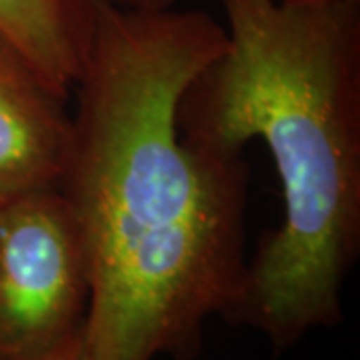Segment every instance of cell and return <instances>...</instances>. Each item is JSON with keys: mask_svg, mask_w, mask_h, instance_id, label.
Returning a JSON list of instances; mask_svg holds the SVG:
<instances>
[{"mask_svg": "<svg viewBox=\"0 0 360 360\" xmlns=\"http://www.w3.org/2000/svg\"><path fill=\"white\" fill-rule=\"evenodd\" d=\"M68 139V98L0 32V198L58 184Z\"/></svg>", "mask_w": 360, "mask_h": 360, "instance_id": "277c9868", "label": "cell"}, {"mask_svg": "<svg viewBox=\"0 0 360 360\" xmlns=\"http://www.w3.org/2000/svg\"><path fill=\"white\" fill-rule=\"evenodd\" d=\"M49 360H90L89 350H86V345H84V335L80 336L75 345H70L63 352H58L56 356H52Z\"/></svg>", "mask_w": 360, "mask_h": 360, "instance_id": "52a82bcc", "label": "cell"}, {"mask_svg": "<svg viewBox=\"0 0 360 360\" xmlns=\"http://www.w3.org/2000/svg\"><path fill=\"white\" fill-rule=\"evenodd\" d=\"M284 4H302V6H319V4H336V2H360V0H278Z\"/></svg>", "mask_w": 360, "mask_h": 360, "instance_id": "ba28073f", "label": "cell"}, {"mask_svg": "<svg viewBox=\"0 0 360 360\" xmlns=\"http://www.w3.org/2000/svg\"><path fill=\"white\" fill-rule=\"evenodd\" d=\"M219 2L226 46L184 90L179 129L222 153L269 148L283 222L262 234L224 319L283 352L342 321L360 252V8Z\"/></svg>", "mask_w": 360, "mask_h": 360, "instance_id": "7a4b0ae2", "label": "cell"}, {"mask_svg": "<svg viewBox=\"0 0 360 360\" xmlns=\"http://www.w3.org/2000/svg\"><path fill=\"white\" fill-rule=\"evenodd\" d=\"M89 4L110 6L127 13H165L172 11L176 0H86Z\"/></svg>", "mask_w": 360, "mask_h": 360, "instance_id": "8992f818", "label": "cell"}, {"mask_svg": "<svg viewBox=\"0 0 360 360\" xmlns=\"http://www.w3.org/2000/svg\"><path fill=\"white\" fill-rule=\"evenodd\" d=\"M92 6L58 188L90 258V360H196L246 272L245 156L191 141L179 104L226 46L205 13Z\"/></svg>", "mask_w": 360, "mask_h": 360, "instance_id": "6da1fadb", "label": "cell"}, {"mask_svg": "<svg viewBox=\"0 0 360 360\" xmlns=\"http://www.w3.org/2000/svg\"><path fill=\"white\" fill-rule=\"evenodd\" d=\"M0 32L70 98L92 32V6L86 0H0Z\"/></svg>", "mask_w": 360, "mask_h": 360, "instance_id": "5b68a950", "label": "cell"}, {"mask_svg": "<svg viewBox=\"0 0 360 360\" xmlns=\"http://www.w3.org/2000/svg\"><path fill=\"white\" fill-rule=\"evenodd\" d=\"M90 258L56 184L0 198V360H49L84 335Z\"/></svg>", "mask_w": 360, "mask_h": 360, "instance_id": "3957f363", "label": "cell"}]
</instances>
